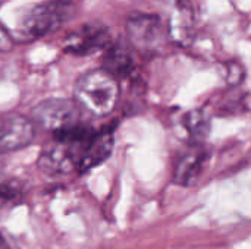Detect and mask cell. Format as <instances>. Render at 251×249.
<instances>
[{
    "label": "cell",
    "mask_w": 251,
    "mask_h": 249,
    "mask_svg": "<svg viewBox=\"0 0 251 249\" xmlns=\"http://www.w3.org/2000/svg\"><path fill=\"white\" fill-rule=\"evenodd\" d=\"M113 129L96 131L81 122L53 134V139L43 148L38 167L50 176L85 173L104 163L113 151Z\"/></svg>",
    "instance_id": "1"
},
{
    "label": "cell",
    "mask_w": 251,
    "mask_h": 249,
    "mask_svg": "<svg viewBox=\"0 0 251 249\" xmlns=\"http://www.w3.org/2000/svg\"><path fill=\"white\" fill-rule=\"evenodd\" d=\"M118 79L104 69H94L81 75L74 85V100L82 110L94 116H106L113 112L119 100Z\"/></svg>",
    "instance_id": "2"
},
{
    "label": "cell",
    "mask_w": 251,
    "mask_h": 249,
    "mask_svg": "<svg viewBox=\"0 0 251 249\" xmlns=\"http://www.w3.org/2000/svg\"><path fill=\"white\" fill-rule=\"evenodd\" d=\"M71 3L47 0L31 6L21 18L19 32L25 38H38L56 31L72 15Z\"/></svg>",
    "instance_id": "3"
},
{
    "label": "cell",
    "mask_w": 251,
    "mask_h": 249,
    "mask_svg": "<svg viewBox=\"0 0 251 249\" xmlns=\"http://www.w3.org/2000/svg\"><path fill=\"white\" fill-rule=\"evenodd\" d=\"M32 119L40 128L51 134L85 122L82 107L75 100L59 97L47 98L38 103L32 109Z\"/></svg>",
    "instance_id": "4"
},
{
    "label": "cell",
    "mask_w": 251,
    "mask_h": 249,
    "mask_svg": "<svg viewBox=\"0 0 251 249\" xmlns=\"http://www.w3.org/2000/svg\"><path fill=\"white\" fill-rule=\"evenodd\" d=\"M126 34L134 47L156 50L166 38V28L157 15L132 13L126 21Z\"/></svg>",
    "instance_id": "5"
},
{
    "label": "cell",
    "mask_w": 251,
    "mask_h": 249,
    "mask_svg": "<svg viewBox=\"0 0 251 249\" xmlns=\"http://www.w3.org/2000/svg\"><path fill=\"white\" fill-rule=\"evenodd\" d=\"M63 51L75 56H88L112 45L110 31L103 25H82L63 40Z\"/></svg>",
    "instance_id": "6"
},
{
    "label": "cell",
    "mask_w": 251,
    "mask_h": 249,
    "mask_svg": "<svg viewBox=\"0 0 251 249\" xmlns=\"http://www.w3.org/2000/svg\"><path fill=\"white\" fill-rule=\"evenodd\" d=\"M35 138L34 123L21 114L0 117V154L28 147Z\"/></svg>",
    "instance_id": "7"
},
{
    "label": "cell",
    "mask_w": 251,
    "mask_h": 249,
    "mask_svg": "<svg viewBox=\"0 0 251 249\" xmlns=\"http://www.w3.org/2000/svg\"><path fill=\"white\" fill-rule=\"evenodd\" d=\"M207 158L209 153L204 144H191V147L185 153H182L175 166L174 183L184 188L194 186L204 170Z\"/></svg>",
    "instance_id": "8"
},
{
    "label": "cell",
    "mask_w": 251,
    "mask_h": 249,
    "mask_svg": "<svg viewBox=\"0 0 251 249\" xmlns=\"http://www.w3.org/2000/svg\"><path fill=\"white\" fill-rule=\"evenodd\" d=\"M181 125L191 144H204L210 135L212 119L204 109H193L182 116Z\"/></svg>",
    "instance_id": "9"
},
{
    "label": "cell",
    "mask_w": 251,
    "mask_h": 249,
    "mask_svg": "<svg viewBox=\"0 0 251 249\" xmlns=\"http://www.w3.org/2000/svg\"><path fill=\"white\" fill-rule=\"evenodd\" d=\"M104 70L116 76H126L134 70V57L124 45H109L104 56Z\"/></svg>",
    "instance_id": "10"
},
{
    "label": "cell",
    "mask_w": 251,
    "mask_h": 249,
    "mask_svg": "<svg viewBox=\"0 0 251 249\" xmlns=\"http://www.w3.org/2000/svg\"><path fill=\"white\" fill-rule=\"evenodd\" d=\"M22 198V188L18 182H3L0 183V213L6 208H12Z\"/></svg>",
    "instance_id": "11"
},
{
    "label": "cell",
    "mask_w": 251,
    "mask_h": 249,
    "mask_svg": "<svg viewBox=\"0 0 251 249\" xmlns=\"http://www.w3.org/2000/svg\"><path fill=\"white\" fill-rule=\"evenodd\" d=\"M15 41L12 38V35L0 25V51H9L12 50Z\"/></svg>",
    "instance_id": "12"
},
{
    "label": "cell",
    "mask_w": 251,
    "mask_h": 249,
    "mask_svg": "<svg viewBox=\"0 0 251 249\" xmlns=\"http://www.w3.org/2000/svg\"><path fill=\"white\" fill-rule=\"evenodd\" d=\"M0 249H10V247L7 245L6 239L3 238V235L0 233Z\"/></svg>",
    "instance_id": "13"
},
{
    "label": "cell",
    "mask_w": 251,
    "mask_h": 249,
    "mask_svg": "<svg viewBox=\"0 0 251 249\" xmlns=\"http://www.w3.org/2000/svg\"><path fill=\"white\" fill-rule=\"evenodd\" d=\"M51 1H62V3H71L72 0H51Z\"/></svg>",
    "instance_id": "14"
},
{
    "label": "cell",
    "mask_w": 251,
    "mask_h": 249,
    "mask_svg": "<svg viewBox=\"0 0 251 249\" xmlns=\"http://www.w3.org/2000/svg\"><path fill=\"white\" fill-rule=\"evenodd\" d=\"M0 3H1V0H0Z\"/></svg>",
    "instance_id": "15"
}]
</instances>
